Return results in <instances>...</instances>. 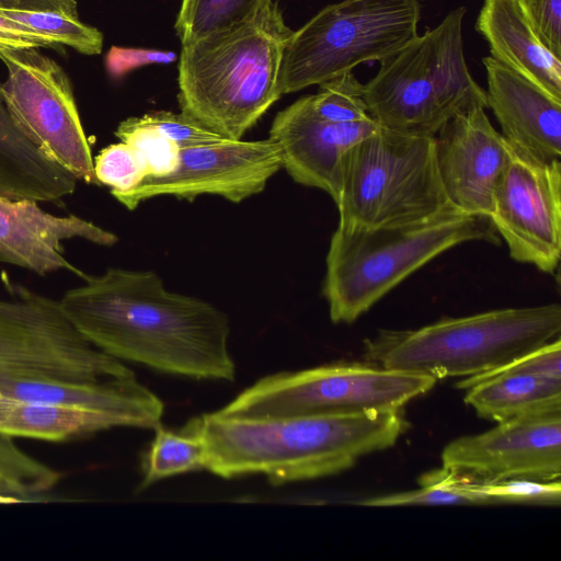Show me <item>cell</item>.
<instances>
[{
	"label": "cell",
	"instance_id": "1",
	"mask_svg": "<svg viewBox=\"0 0 561 561\" xmlns=\"http://www.w3.org/2000/svg\"><path fill=\"white\" fill-rule=\"evenodd\" d=\"M82 280L59 304L102 352L167 374L234 379L229 319L211 304L168 290L151 271L107 268Z\"/></svg>",
	"mask_w": 561,
	"mask_h": 561
},
{
	"label": "cell",
	"instance_id": "2",
	"mask_svg": "<svg viewBox=\"0 0 561 561\" xmlns=\"http://www.w3.org/2000/svg\"><path fill=\"white\" fill-rule=\"evenodd\" d=\"M404 428L400 411L260 419L211 412L182 427L202 439L205 470L225 479L263 474L274 485L340 473L393 446Z\"/></svg>",
	"mask_w": 561,
	"mask_h": 561
},
{
	"label": "cell",
	"instance_id": "3",
	"mask_svg": "<svg viewBox=\"0 0 561 561\" xmlns=\"http://www.w3.org/2000/svg\"><path fill=\"white\" fill-rule=\"evenodd\" d=\"M290 33L272 2L244 24L183 44L178 66L181 112L240 140L280 96L282 53Z\"/></svg>",
	"mask_w": 561,
	"mask_h": 561
},
{
	"label": "cell",
	"instance_id": "4",
	"mask_svg": "<svg viewBox=\"0 0 561 561\" xmlns=\"http://www.w3.org/2000/svg\"><path fill=\"white\" fill-rule=\"evenodd\" d=\"M469 241L497 244L500 238L489 217L455 206L405 225H339L331 238L323 283L332 322H354L412 273Z\"/></svg>",
	"mask_w": 561,
	"mask_h": 561
},
{
	"label": "cell",
	"instance_id": "5",
	"mask_svg": "<svg viewBox=\"0 0 561 561\" xmlns=\"http://www.w3.org/2000/svg\"><path fill=\"white\" fill-rule=\"evenodd\" d=\"M561 306L505 308L445 318L415 330H381L365 342L374 366L424 375L474 377L501 368L556 340Z\"/></svg>",
	"mask_w": 561,
	"mask_h": 561
},
{
	"label": "cell",
	"instance_id": "6",
	"mask_svg": "<svg viewBox=\"0 0 561 561\" xmlns=\"http://www.w3.org/2000/svg\"><path fill=\"white\" fill-rule=\"evenodd\" d=\"M467 9L450 10L433 28L382 59L364 84L369 116L382 128L434 137L456 115L486 107L485 90L468 68L462 26Z\"/></svg>",
	"mask_w": 561,
	"mask_h": 561
},
{
	"label": "cell",
	"instance_id": "7",
	"mask_svg": "<svg viewBox=\"0 0 561 561\" xmlns=\"http://www.w3.org/2000/svg\"><path fill=\"white\" fill-rule=\"evenodd\" d=\"M334 203L339 225L359 227L416 222L454 206L438 174L434 137L382 127L347 151Z\"/></svg>",
	"mask_w": 561,
	"mask_h": 561
},
{
	"label": "cell",
	"instance_id": "8",
	"mask_svg": "<svg viewBox=\"0 0 561 561\" xmlns=\"http://www.w3.org/2000/svg\"><path fill=\"white\" fill-rule=\"evenodd\" d=\"M420 20L419 0H342L324 7L285 42L280 95L381 61L417 35Z\"/></svg>",
	"mask_w": 561,
	"mask_h": 561
},
{
	"label": "cell",
	"instance_id": "9",
	"mask_svg": "<svg viewBox=\"0 0 561 561\" xmlns=\"http://www.w3.org/2000/svg\"><path fill=\"white\" fill-rule=\"evenodd\" d=\"M436 381L374 365H327L265 376L215 412L260 419L400 411Z\"/></svg>",
	"mask_w": 561,
	"mask_h": 561
},
{
	"label": "cell",
	"instance_id": "10",
	"mask_svg": "<svg viewBox=\"0 0 561 561\" xmlns=\"http://www.w3.org/2000/svg\"><path fill=\"white\" fill-rule=\"evenodd\" d=\"M5 287L11 297L0 299V376L101 381L135 375L89 342L59 300L10 280Z\"/></svg>",
	"mask_w": 561,
	"mask_h": 561
},
{
	"label": "cell",
	"instance_id": "11",
	"mask_svg": "<svg viewBox=\"0 0 561 561\" xmlns=\"http://www.w3.org/2000/svg\"><path fill=\"white\" fill-rule=\"evenodd\" d=\"M8 70L3 99L14 123L49 160L80 181L99 184L70 80L37 48L0 45Z\"/></svg>",
	"mask_w": 561,
	"mask_h": 561
},
{
	"label": "cell",
	"instance_id": "12",
	"mask_svg": "<svg viewBox=\"0 0 561 561\" xmlns=\"http://www.w3.org/2000/svg\"><path fill=\"white\" fill-rule=\"evenodd\" d=\"M510 147L490 219L513 260L553 274L561 254V162Z\"/></svg>",
	"mask_w": 561,
	"mask_h": 561
},
{
	"label": "cell",
	"instance_id": "13",
	"mask_svg": "<svg viewBox=\"0 0 561 561\" xmlns=\"http://www.w3.org/2000/svg\"><path fill=\"white\" fill-rule=\"evenodd\" d=\"M282 168L280 148L271 138L229 139L181 148L174 171L161 176H146L134 188L114 197L128 209L161 195L193 199L211 194L239 203L262 192Z\"/></svg>",
	"mask_w": 561,
	"mask_h": 561
},
{
	"label": "cell",
	"instance_id": "14",
	"mask_svg": "<svg viewBox=\"0 0 561 561\" xmlns=\"http://www.w3.org/2000/svg\"><path fill=\"white\" fill-rule=\"evenodd\" d=\"M442 469L474 482L559 480L561 414L515 419L450 442Z\"/></svg>",
	"mask_w": 561,
	"mask_h": 561
},
{
	"label": "cell",
	"instance_id": "15",
	"mask_svg": "<svg viewBox=\"0 0 561 561\" xmlns=\"http://www.w3.org/2000/svg\"><path fill=\"white\" fill-rule=\"evenodd\" d=\"M434 141L438 174L451 205L462 213L490 218L511 147L492 126L484 107L453 117Z\"/></svg>",
	"mask_w": 561,
	"mask_h": 561
},
{
	"label": "cell",
	"instance_id": "16",
	"mask_svg": "<svg viewBox=\"0 0 561 561\" xmlns=\"http://www.w3.org/2000/svg\"><path fill=\"white\" fill-rule=\"evenodd\" d=\"M379 127L371 117L353 123L324 121L306 95L275 116L268 138L280 148L283 168L294 181L320 188L335 202L347 151Z\"/></svg>",
	"mask_w": 561,
	"mask_h": 561
},
{
	"label": "cell",
	"instance_id": "17",
	"mask_svg": "<svg viewBox=\"0 0 561 561\" xmlns=\"http://www.w3.org/2000/svg\"><path fill=\"white\" fill-rule=\"evenodd\" d=\"M38 203L0 195V262L41 276L67 271L82 279L85 274L67 260L64 242L78 238L108 247L117 237L79 216L50 214Z\"/></svg>",
	"mask_w": 561,
	"mask_h": 561
},
{
	"label": "cell",
	"instance_id": "18",
	"mask_svg": "<svg viewBox=\"0 0 561 561\" xmlns=\"http://www.w3.org/2000/svg\"><path fill=\"white\" fill-rule=\"evenodd\" d=\"M0 399L85 408L124 420L127 427L161 425L163 402L135 375L101 381H75L42 376H0Z\"/></svg>",
	"mask_w": 561,
	"mask_h": 561
},
{
	"label": "cell",
	"instance_id": "19",
	"mask_svg": "<svg viewBox=\"0 0 561 561\" xmlns=\"http://www.w3.org/2000/svg\"><path fill=\"white\" fill-rule=\"evenodd\" d=\"M482 61L486 107L496 117L503 137L538 159L560 160L561 100L490 56Z\"/></svg>",
	"mask_w": 561,
	"mask_h": 561
},
{
	"label": "cell",
	"instance_id": "20",
	"mask_svg": "<svg viewBox=\"0 0 561 561\" xmlns=\"http://www.w3.org/2000/svg\"><path fill=\"white\" fill-rule=\"evenodd\" d=\"M476 30L490 57L561 100V58L545 45L518 0H484Z\"/></svg>",
	"mask_w": 561,
	"mask_h": 561
},
{
	"label": "cell",
	"instance_id": "21",
	"mask_svg": "<svg viewBox=\"0 0 561 561\" xmlns=\"http://www.w3.org/2000/svg\"><path fill=\"white\" fill-rule=\"evenodd\" d=\"M76 185L77 179L44 156L14 123L0 83V195L59 202Z\"/></svg>",
	"mask_w": 561,
	"mask_h": 561
},
{
	"label": "cell",
	"instance_id": "22",
	"mask_svg": "<svg viewBox=\"0 0 561 561\" xmlns=\"http://www.w3.org/2000/svg\"><path fill=\"white\" fill-rule=\"evenodd\" d=\"M465 402L483 419L497 423L520 417L561 414V381L499 373L467 377Z\"/></svg>",
	"mask_w": 561,
	"mask_h": 561
},
{
	"label": "cell",
	"instance_id": "23",
	"mask_svg": "<svg viewBox=\"0 0 561 561\" xmlns=\"http://www.w3.org/2000/svg\"><path fill=\"white\" fill-rule=\"evenodd\" d=\"M127 427L121 417L91 409L0 399V434L65 442Z\"/></svg>",
	"mask_w": 561,
	"mask_h": 561
},
{
	"label": "cell",
	"instance_id": "24",
	"mask_svg": "<svg viewBox=\"0 0 561 561\" xmlns=\"http://www.w3.org/2000/svg\"><path fill=\"white\" fill-rule=\"evenodd\" d=\"M272 0H182L175 30L182 45L244 24Z\"/></svg>",
	"mask_w": 561,
	"mask_h": 561
},
{
	"label": "cell",
	"instance_id": "25",
	"mask_svg": "<svg viewBox=\"0 0 561 561\" xmlns=\"http://www.w3.org/2000/svg\"><path fill=\"white\" fill-rule=\"evenodd\" d=\"M206 468V450L195 434L164 428H154V438L146 450L142 461V479L138 492L156 482L178 474Z\"/></svg>",
	"mask_w": 561,
	"mask_h": 561
},
{
	"label": "cell",
	"instance_id": "26",
	"mask_svg": "<svg viewBox=\"0 0 561 561\" xmlns=\"http://www.w3.org/2000/svg\"><path fill=\"white\" fill-rule=\"evenodd\" d=\"M61 478L60 471L20 449L13 437L0 434V504L36 501Z\"/></svg>",
	"mask_w": 561,
	"mask_h": 561
},
{
	"label": "cell",
	"instance_id": "27",
	"mask_svg": "<svg viewBox=\"0 0 561 561\" xmlns=\"http://www.w3.org/2000/svg\"><path fill=\"white\" fill-rule=\"evenodd\" d=\"M421 488L356 501V505L391 507L409 505H494L486 496L470 490L461 478L444 469L428 472L420 479Z\"/></svg>",
	"mask_w": 561,
	"mask_h": 561
},
{
	"label": "cell",
	"instance_id": "28",
	"mask_svg": "<svg viewBox=\"0 0 561 561\" xmlns=\"http://www.w3.org/2000/svg\"><path fill=\"white\" fill-rule=\"evenodd\" d=\"M0 14L67 45L83 55H99L103 47V34L79 18L48 11H24L0 8Z\"/></svg>",
	"mask_w": 561,
	"mask_h": 561
},
{
	"label": "cell",
	"instance_id": "29",
	"mask_svg": "<svg viewBox=\"0 0 561 561\" xmlns=\"http://www.w3.org/2000/svg\"><path fill=\"white\" fill-rule=\"evenodd\" d=\"M115 135L139 154L146 165L147 176L167 175L178 167L180 147L142 117L122 121Z\"/></svg>",
	"mask_w": 561,
	"mask_h": 561
},
{
	"label": "cell",
	"instance_id": "30",
	"mask_svg": "<svg viewBox=\"0 0 561 561\" xmlns=\"http://www.w3.org/2000/svg\"><path fill=\"white\" fill-rule=\"evenodd\" d=\"M364 84L353 72H347L319 84L318 92L310 95L317 116L333 123H353L369 118L364 100Z\"/></svg>",
	"mask_w": 561,
	"mask_h": 561
},
{
	"label": "cell",
	"instance_id": "31",
	"mask_svg": "<svg viewBox=\"0 0 561 561\" xmlns=\"http://www.w3.org/2000/svg\"><path fill=\"white\" fill-rule=\"evenodd\" d=\"M93 169L98 183L111 187L113 197L134 188L148 175L139 154L123 141L103 148L93 159Z\"/></svg>",
	"mask_w": 561,
	"mask_h": 561
},
{
	"label": "cell",
	"instance_id": "32",
	"mask_svg": "<svg viewBox=\"0 0 561 561\" xmlns=\"http://www.w3.org/2000/svg\"><path fill=\"white\" fill-rule=\"evenodd\" d=\"M461 478V477H459ZM472 491L492 500L494 504L560 505L561 482L510 479L494 482H474L461 478Z\"/></svg>",
	"mask_w": 561,
	"mask_h": 561
},
{
	"label": "cell",
	"instance_id": "33",
	"mask_svg": "<svg viewBox=\"0 0 561 561\" xmlns=\"http://www.w3.org/2000/svg\"><path fill=\"white\" fill-rule=\"evenodd\" d=\"M141 117L160 129L180 149L229 140L182 112L152 111Z\"/></svg>",
	"mask_w": 561,
	"mask_h": 561
},
{
	"label": "cell",
	"instance_id": "34",
	"mask_svg": "<svg viewBox=\"0 0 561 561\" xmlns=\"http://www.w3.org/2000/svg\"><path fill=\"white\" fill-rule=\"evenodd\" d=\"M499 373L519 374L561 381L560 337L520 356L501 368L480 376Z\"/></svg>",
	"mask_w": 561,
	"mask_h": 561
},
{
	"label": "cell",
	"instance_id": "35",
	"mask_svg": "<svg viewBox=\"0 0 561 561\" xmlns=\"http://www.w3.org/2000/svg\"><path fill=\"white\" fill-rule=\"evenodd\" d=\"M545 45L561 58V0H518Z\"/></svg>",
	"mask_w": 561,
	"mask_h": 561
},
{
	"label": "cell",
	"instance_id": "36",
	"mask_svg": "<svg viewBox=\"0 0 561 561\" xmlns=\"http://www.w3.org/2000/svg\"><path fill=\"white\" fill-rule=\"evenodd\" d=\"M176 59L173 51L141 48H122L113 46L106 57L105 66L113 78H119L128 71L149 64H168Z\"/></svg>",
	"mask_w": 561,
	"mask_h": 561
},
{
	"label": "cell",
	"instance_id": "37",
	"mask_svg": "<svg viewBox=\"0 0 561 561\" xmlns=\"http://www.w3.org/2000/svg\"><path fill=\"white\" fill-rule=\"evenodd\" d=\"M0 45L13 48H57L56 41L0 14Z\"/></svg>",
	"mask_w": 561,
	"mask_h": 561
},
{
	"label": "cell",
	"instance_id": "38",
	"mask_svg": "<svg viewBox=\"0 0 561 561\" xmlns=\"http://www.w3.org/2000/svg\"><path fill=\"white\" fill-rule=\"evenodd\" d=\"M0 8L57 12L79 18L76 0H0Z\"/></svg>",
	"mask_w": 561,
	"mask_h": 561
}]
</instances>
